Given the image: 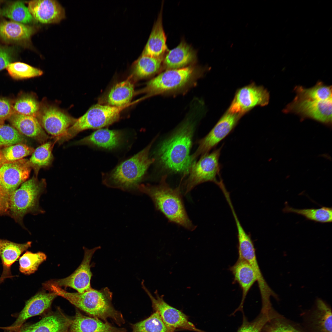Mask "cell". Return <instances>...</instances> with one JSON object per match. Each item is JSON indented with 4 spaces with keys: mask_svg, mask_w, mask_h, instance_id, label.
Wrapping results in <instances>:
<instances>
[{
    "mask_svg": "<svg viewBox=\"0 0 332 332\" xmlns=\"http://www.w3.org/2000/svg\"><path fill=\"white\" fill-rule=\"evenodd\" d=\"M294 91L296 93L294 97L296 98L321 101L332 99L331 85H326L322 81H318L314 86L309 88L296 86Z\"/></svg>",
    "mask_w": 332,
    "mask_h": 332,
    "instance_id": "32",
    "label": "cell"
},
{
    "mask_svg": "<svg viewBox=\"0 0 332 332\" xmlns=\"http://www.w3.org/2000/svg\"><path fill=\"white\" fill-rule=\"evenodd\" d=\"M242 116L227 110L209 132L199 141L197 148L191 155L192 161L200 156L208 153L215 147L232 132Z\"/></svg>",
    "mask_w": 332,
    "mask_h": 332,
    "instance_id": "10",
    "label": "cell"
},
{
    "mask_svg": "<svg viewBox=\"0 0 332 332\" xmlns=\"http://www.w3.org/2000/svg\"><path fill=\"white\" fill-rule=\"evenodd\" d=\"M130 332H174L164 323L158 312L154 311L147 318L132 325Z\"/></svg>",
    "mask_w": 332,
    "mask_h": 332,
    "instance_id": "34",
    "label": "cell"
},
{
    "mask_svg": "<svg viewBox=\"0 0 332 332\" xmlns=\"http://www.w3.org/2000/svg\"><path fill=\"white\" fill-rule=\"evenodd\" d=\"M32 168L29 160L24 158L2 164L0 167V188L10 196L26 181Z\"/></svg>",
    "mask_w": 332,
    "mask_h": 332,
    "instance_id": "15",
    "label": "cell"
},
{
    "mask_svg": "<svg viewBox=\"0 0 332 332\" xmlns=\"http://www.w3.org/2000/svg\"><path fill=\"white\" fill-rule=\"evenodd\" d=\"M196 57V53L192 47L182 41L177 47L168 52L164 63L167 69L181 68L192 62Z\"/></svg>",
    "mask_w": 332,
    "mask_h": 332,
    "instance_id": "27",
    "label": "cell"
},
{
    "mask_svg": "<svg viewBox=\"0 0 332 332\" xmlns=\"http://www.w3.org/2000/svg\"><path fill=\"white\" fill-rule=\"evenodd\" d=\"M123 136V133L121 131L101 128L77 141L76 144L111 149L120 145Z\"/></svg>",
    "mask_w": 332,
    "mask_h": 332,
    "instance_id": "25",
    "label": "cell"
},
{
    "mask_svg": "<svg viewBox=\"0 0 332 332\" xmlns=\"http://www.w3.org/2000/svg\"><path fill=\"white\" fill-rule=\"evenodd\" d=\"M1 165L0 164V167H1Z\"/></svg>",
    "mask_w": 332,
    "mask_h": 332,
    "instance_id": "46",
    "label": "cell"
},
{
    "mask_svg": "<svg viewBox=\"0 0 332 332\" xmlns=\"http://www.w3.org/2000/svg\"><path fill=\"white\" fill-rule=\"evenodd\" d=\"M31 241L18 243L0 239V257L3 268L0 283L6 278L12 277L10 272L11 266L22 253L31 247Z\"/></svg>",
    "mask_w": 332,
    "mask_h": 332,
    "instance_id": "24",
    "label": "cell"
},
{
    "mask_svg": "<svg viewBox=\"0 0 332 332\" xmlns=\"http://www.w3.org/2000/svg\"><path fill=\"white\" fill-rule=\"evenodd\" d=\"M45 180L34 176L21 184L10 195L7 215L16 221L22 222L24 216L44 214L39 204L41 196L46 192Z\"/></svg>",
    "mask_w": 332,
    "mask_h": 332,
    "instance_id": "5",
    "label": "cell"
},
{
    "mask_svg": "<svg viewBox=\"0 0 332 332\" xmlns=\"http://www.w3.org/2000/svg\"><path fill=\"white\" fill-rule=\"evenodd\" d=\"M46 259L47 256L43 252L33 253L27 251L19 259V270L25 275L33 273Z\"/></svg>",
    "mask_w": 332,
    "mask_h": 332,
    "instance_id": "37",
    "label": "cell"
},
{
    "mask_svg": "<svg viewBox=\"0 0 332 332\" xmlns=\"http://www.w3.org/2000/svg\"><path fill=\"white\" fill-rule=\"evenodd\" d=\"M34 149L22 143L4 147L0 150V164L16 161L32 154Z\"/></svg>",
    "mask_w": 332,
    "mask_h": 332,
    "instance_id": "36",
    "label": "cell"
},
{
    "mask_svg": "<svg viewBox=\"0 0 332 332\" xmlns=\"http://www.w3.org/2000/svg\"><path fill=\"white\" fill-rule=\"evenodd\" d=\"M10 75L15 79H23L41 76L42 71L28 64L21 62L10 64L6 68Z\"/></svg>",
    "mask_w": 332,
    "mask_h": 332,
    "instance_id": "39",
    "label": "cell"
},
{
    "mask_svg": "<svg viewBox=\"0 0 332 332\" xmlns=\"http://www.w3.org/2000/svg\"><path fill=\"white\" fill-rule=\"evenodd\" d=\"M282 211L285 213H293L302 215L306 219L315 222L324 223L332 221L331 207L322 206L318 208L297 209L290 207L286 202Z\"/></svg>",
    "mask_w": 332,
    "mask_h": 332,
    "instance_id": "31",
    "label": "cell"
},
{
    "mask_svg": "<svg viewBox=\"0 0 332 332\" xmlns=\"http://www.w3.org/2000/svg\"><path fill=\"white\" fill-rule=\"evenodd\" d=\"M13 105L8 99L0 98V124L9 119L14 113Z\"/></svg>",
    "mask_w": 332,
    "mask_h": 332,
    "instance_id": "44",
    "label": "cell"
},
{
    "mask_svg": "<svg viewBox=\"0 0 332 332\" xmlns=\"http://www.w3.org/2000/svg\"><path fill=\"white\" fill-rule=\"evenodd\" d=\"M126 107L100 104L92 106L83 115L76 119L58 141L61 142L68 140L85 130L99 129L112 124L119 120L121 112Z\"/></svg>",
    "mask_w": 332,
    "mask_h": 332,
    "instance_id": "6",
    "label": "cell"
},
{
    "mask_svg": "<svg viewBox=\"0 0 332 332\" xmlns=\"http://www.w3.org/2000/svg\"><path fill=\"white\" fill-rule=\"evenodd\" d=\"M142 285L151 299L154 311L159 313L164 323L169 328L174 331L177 330H184L195 332H205L196 328L182 312L166 302L162 296H160L157 291L155 292V297L145 286L143 282Z\"/></svg>",
    "mask_w": 332,
    "mask_h": 332,
    "instance_id": "11",
    "label": "cell"
},
{
    "mask_svg": "<svg viewBox=\"0 0 332 332\" xmlns=\"http://www.w3.org/2000/svg\"><path fill=\"white\" fill-rule=\"evenodd\" d=\"M156 139L142 150L105 175L104 184L109 187L125 191L138 189L139 183L148 169L155 160L154 158H150L149 154Z\"/></svg>",
    "mask_w": 332,
    "mask_h": 332,
    "instance_id": "4",
    "label": "cell"
},
{
    "mask_svg": "<svg viewBox=\"0 0 332 332\" xmlns=\"http://www.w3.org/2000/svg\"><path fill=\"white\" fill-rule=\"evenodd\" d=\"M37 118L43 128L56 140L76 120L57 107L48 104L40 105Z\"/></svg>",
    "mask_w": 332,
    "mask_h": 332,
    "instance_id": "13",
    "label": "cell"
},
{
    "mask_svg": "<svg viewBox=\"0 0 332 332\" xmlns=\"http://www.w3.org/2000/svg\"><path fill=\"white\" fill-rule=\"evenodd\" d=\"M195 126L193 119L189 117L160 144L157 157L165 168L173 172L183 173L184 176L189 173L193 163L190 153Z\"/></svg>",
    "mask_w": 332,
    "mask_h": 332,
    "instance_id": "1",
    "label": "cell"
},
{
    "mask_svg": "<svg viewBox=\"0 0 332 332\" xmlns=\"http://www.w3.org/2000/svg\"><path fill=\"white\" fill-rule=\"evenodd\" d=\"M57 296L53 292L47 293L42 291L38 293L26 301L24 308L17 315L15 321L12 325L0 327V329L5 331L13 330L21 326L28 318L44 314L49 310L53 301Z\"/></svg>",
    "mask_w": 332,
    "mask_h": 332,
    "instance_id": "17",
    "label": "cell"
},
{
    "mask_svg": "<svg viewBox=\"0 0 332 332\" xmlns=\"http://www.w3.org/2000/svg\"><path fill=\"white\" fill-rule=\"evenodd\" d=\"M100 248V246L90 249L83 247L84 258L77 269L66 278L49 281L60 287L72 288L79 293H84L89 290L92 288L90 281L92 275L90 269V262L95 252Z\"/></svg>",
    "mask_w": 332,
    "mask_h": 332,
    "instance_id": "14",
    "label": "cell"
},
{
    "mask_svg": "<svg viewBox=\"0 0 332 332\" xmlns=\"http://www.w3.org/2000/svg\"><path fill=\"white\" fill-rule=\"evenodd\" d=\"M53 145L50 142H45L35 149L29 160L32 168L37 174L40 169L49 166L53 159Z\"/></svg>",
    "mask_w": 332,
    "mask_h": 332,
    "instance_id": "35",
    "label": "cell"
},
{
    "mask_svg": "<svg viewBox=\"0 0 332 332\" xmlns=\"http://www.w3.org/2000/svg\"><path fill=\"white\" fill-rule=\"evenodd\" d=\"M36 30L32 26L0 19V39L5 43L24 44L30 40Z\"/></svg>",
    "mask_w": 332,
    "mask_h": 332,
    "instance_id": "19",
    "label": "cell"
},
{
    "mask_svg": "<svg viewBox=\"0 0 332 332\" xmlns=\"http://www.w3.org/2000/svg\"><path fill=\"white\" fill-rule=\"evenodd\" d=\"M68 332H128L123 328L114 326L107 322L85 316L77 309L72 318Z\"/></svg>",
    "mask_w": 332,
    "mask_h": 332,
    "instance_id": "20",
    "label": "cell"
},
{
    "mask_svg": "<svg viewBox=\"0 0 332 332\" xmlns=\"http://www.w3.org/2000/svg\"><path fill=\"white\" fill-rule=\"evenodd\" d=\"M229 270L233 276L234 281L238 284L242 290L241 301L235 311H242L248 293L257 282L256 275L250 264L246 260L239 257Z\"/></svg>",
    "mask_w": 332,
    "mask_h": 332,
    "instance_id": "21",
    "label": "cell"
},
{
    "mask_svg": "<svg viewBox=\"0 0 332 332\" xmlns=\"http://www.w3.org/2000/svg\"><path fill=\"white\" fill-rule=\"evenodd\" d=\"M40 104L34 97L25 95L18 99L13 106L14 113L37 117Z\"/></svg>",
    "mask_w": 332,
    "mask_h": 332,
    "instance_id": "38",
    "label": "cell"
},
{
    "mask_svg": "<svg viewBox=\"0 0 332 332\" xmlns=\"http://www.w3.org/2000/svg\"><path fill=\"white\" fill-rule=\"evenodd\" d=\"M195 74V68L191 66L167 69L150 80L144 91L151 96L179 89L188 84Z\"/></svg>",
    "mask_w": 332,
    "mask_h": 332,
    "instance_id": "8",
    "label": "cell"
},
{
    "mask_svg": "<svg viewBox=\"0 0 332 332\" xmlns=\"http://www.w3.org/2000/svg\"><path fill=\"white\" fill-rule=\"evenodd\" d=\"M10 196L0 188V215L7 214Z\"/></svg>",
    "mask_w": 332,
    "mask_h": 332,
    "instance_id": "45",
    "label": "cell"
},
{
    "mask_svg": "<svg viewBox=\"0 0 332 332\" xmlns=\"http://www.w3.org/2000/svg\"><path fill=\"white\" fill-rule=\"evenodd\" d=\"M72 318L66 315L59 308L48 312L38 322L24 323L11 331L4 332H68Z\"/></svg>",
    "mask_w": 332,
    "mask_h": 332,
    "instance_id": "16",
    "label": "cell"
},
{
    "mask_svg": "<svg viewBox=\"0 0 332 332\" xmlns=\"http://www.w3.org/2000/svg\"><path fill=\"white\" fill-rule=\"evenodd\" d=\"M0 15L23 24L29 23L33 20L28 8L20 1L10 2L0 8Z\"/></svg>",
    "mask_w": 332,
    "mask_h": 332,
    "instance_id": "33",
    "label": "cell"
},
{
    "mask_svg": "<svg viewBox=\"0 0 332 332\" xmlns=\"http://www.w3.org/2000/svg\"></svg>",
    "mask_w": 332,
    "mask_h": 332,
    "instance_id": "47",
    "label": "cell"
},
{
    "mask_svg": "<svg viewBox=\"0 0 332 332\" xmlns=\"http://www.w3.org/2000/svg\"><path fill=\"white\" fill-rule=\"evenodd\" d=\"M162 10L158 15L142 54L160 57L168 48L162 24Z\"/></svg>",
    "mask_w": 332,
    "mask_h": 332,
    "instance_id": "26",
    "label": "cell"
},
{
    "mask_svg": "<svg viewBox=\"0 0 332 332\" xmlns=\"http://www.w3.org/2000/svg\"><path fill=\"white\" fill-rule=\"evenodd\" d=\"M223 146L201 156L198 161L192 163L185 183V194L204 182H212L218 185L221 179L219 180L217 177H221L219 158Z\"/></svg>",
    "mask_w": 332,
    "mask_h": 332,
    "instance_id": "7",
    "label": "cell"
},
{
    "mask_svg": "<svg viewBox=\"0 0 332 332\" xmlns=\"http://www.w3.org/2000/svg\"><path fill=\"white\" fill-rule=\"evenodd\" d=\"M311 319L314 332H332V315L331 308L321 300L317 301Z\"/></svg>",
    "mask_w": 332,
    "mask_h": 332,
    "instance_id": "29",
    "label": "cell"
},
{
    "mask_svg": "<svg viewBox=\"0 0 332 332\" xmlns=\"http://www.w3.org/2000/svg\"><path fill=\"white\" fill-rule=\"evenodd\" d=\"M13 126L21 134L36 140L41 144L48 136L37 117L14 113L8 119Z\"/></svg>",
    "mask_w": 332,
    "mask_h": 332,
    "instance_id": "22",
    "label": "cell"
},
{
    "mask_svg": "<svg viewBox=\"0 0 332 332\" xmlns=\"http://www.w3.org/2000/svg\"><path fill=\"white\" fill-rule=\"evenodd\" d=\"M269 100V93L266 89L252 83L236 91L227 110L243 116L255 107L267 105Z\"/></svg>",
    "mask_w": 332,
    "mask_h": 332,
    "instance_id": "12",
    "label": "cell"
},
{
    "mask_svg": "<svg viewBox=\"0 0 332 332\" xmlns=\"http://www.w3.org/2000/svg\"><path fill=\"white\" fill-rule=\"evenodd\" d=\"M134 93V85L130 79L114 85L107 93L105 101L106 105L116 107L128 105Z\"/></svg>",
    "mask_w": 332,
    "mask_h": 332,
    "instance_id": "28",
    "label": "cell"
},
{
    "mask_svg": "<svg viewBox=\"0 0 332 332\" xmlns=\"http://www.w3.org/2000/svg\"><path fill=\"white\" fill-rule=\"evenodd\" d=\"M163 60V57H157L142 54L133 64V76L138 79H142L153 75L159 70Z\"/></svg>",
    "mask_w": 332,
    "mask_h": 332,
    "instance_id": "30",
    "label": "cell"
},
{
    "mask_svg": "<svg viewBox=\"0 0 332 332\" xmlns=\"http://www.w3.org/2000/svg\"><path fill=\"white\" fill-rule=\"evenodd\" d=\"M332 99L321 101L294 98L283 110L299 116L301 120L311 119L329 126L332 124Z\"/></svg>",
    "mask_w": 332,
    "mask_h": 332,
    "instance_id": "9",
    "label": "cell"
},
{
    "mask_svg": "<svg viewBox=\"0 0 332 332\" xmlns=\"http://www.w3.org/2000/svg\"><path fill=\"white\" fill-rule=\"evenodd\" d=\"M28 8L33 17L43 23H57L65 17L64 9L56 1H30Z\"/></svg>",
    "mask_w": 332,
    "mask_h": 332,
    "instance_id": "18",
    "label": "cell"
},
{
    "mask_svg": "<svg viewBox=\"0 0 332 332\" xmlns=\"http://www.w3.org/2000/svg\"><path fill=\"white\" fill-rule=\"evenodd\" d=\"M261 332H304L277 315L270 320Z\"/></svg>",
    "mask_w": 332,
    "mask_h": 332,
    "instance_id": "42",
    "label": "cell"
},
{
    "mask_svg": "<svg viewBox=\"0 0 332 332\" xmlns=\"http://www.w3.org/2000/svg\"><path fill=\"white\" fill-rule=\"evenodd\" d=\"M239 257L247 261L251 266L256 275L259 290L268 286L261 273L257 260L255 250L251 235L246 232L237 235Z\"/></svg>",
    "mask_w": 332,
    "mask_h": 332,
    "instance_id": "23",
    "label": "cell"
},
{
    "mask_svg": "<svg viewBox=\"0 0 332 332\" xmlns=\"http://www.w3.org/2000/svg\"><path fill=\"white\" fill-rule=\"evenodd\" d=\"M24 140L22 135L13 126L0 124V146L22 143Z\"/></svg>",
    "mask_w": 332,
    "mask_h": 332,
    "instance_id": "41",
    "label": "cell"
},
{
    "mask_svg": "<svg viewBox=\"0 0 332 332\" xmlns=\"http://www.w3.org/2000/svg\"><path fill=\"white\" fill-rule=\"evenodd\" d=\"M52 291L68 301L76 307L91 316L107 322L108 318L119 326L125 323L122 314L111 303L112 293L105 287L100 290L91 288L84 293H71L61 287L53 286Z\"/></svg>",
    "mask_w": 332,
    "mask_h": 332,
    "instance_id": "3",
    "label": "cell"
},
{
    "mask_svg": "<svg viewBox=\"0 0 332 332\" xmlns=\"http://www.w3.org/2000/svg\"><path fill=\"white\" fill-rule=\"evenodd\" d=\"M167 175L162 177L157 185L141 184L138 190L148 196L155 208L161 212L169 221L191 231L196 226L190 219L185 210L180 192V185L175 188L171 187L166 182Z\"/></svg>",
    "mask_w": 332,
    "mask_h": 332,
    "instance_id": "2",
    "label": "cell"
},
{
    "mask_svg": "<svg viewBox=\"0 0 332 332\" xmlns=\"http://www.w3.org/2000/svg\"><path fill=\"white\" fill-rule=\"evenodd\" d=\"M277 315L273 312L260 314L251 322L248 321L243 317L242 325L237 332H261L266 324L271 319Z\"/></svg>",
    "mask_w": 332,
    "mask_h": 332,
    "instance_id": "40",
    "label": "cell"
},
{
    "mask_svg": "<svg viewBox=\"0 0 332 332\" xmlns=\"http://www.w3.org/2000/svg\"><path fill=\"white\" fill-rule=\"evenodd\" d=\"M14 51L10 47L0 46V71L7 67L13 60Z\"/></svg>",
    "mask_w": 332,
    "mask_h": 332,
    "instance_id": "43",
    "label": "cell"
}]
</instances>
